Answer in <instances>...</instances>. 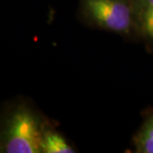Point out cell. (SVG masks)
Masks as SVG:
<instances>
[{
	"instance_id": "obj_3",
	"label": "cell",
	"mask_w": 153,
	"mask_h": 153,
	"mask_svg": "<svg viewBox=\"0 0 153 153\" xmlns=\"http://www.w3.org/2000/svg\"><path fill=\"white\" fill-rule=\"evenodd\" d=\"M137 39L153 51V0H132Z\"/></svg>"
},
{
	"instance_id": "obj_2",
	"label": "cell",
	"mask_w": 153,
	"mask_h": 153,
	"mask_svg": "<svg viewBox=\"0 0 153 153\" xmlns=\"http://www.w3.org/2000/svg\"><path fill=\"white\" fill-rule=\"evenodd\" d=\"M80 16L88 27L137 38L132 0H80Z\"/></svg>"
},
{
	"instance_id": "obj_1",
	"label": "cell",
	"mask_w": 153,
	"mask_h": 153,
	"mask_svg": "<svg viewBox=\"0 0 153 153\" xmlns=\"http://www.w3.org/2000/svg\"><path fill=\"white\" fill-rule=\"evenodd\" d=\"M49 120L28 100L0 106V153H41L40 142Z\"/></svg>"
},
{
	"instance_id": "obj_4",
	"label": "cell",
	"mask_w": 153,
	"mask_h": 153,
	"mask_svg": "<svg viewBox=\"0 0 153 153\" xmlns=\"http://www.w3.org/2000/svg\"><path fill=\"white\" fill-rule=\"evenodd\" d=\"M41 153H75L76 149L49 121L44 128L40 142Z\"/></svg>"
},
{
	"instance_id": "obj_5",
	"label": "cell",
	"mask_w": 153,
	"mask_h": 153,
	"mask_svg": "<svg viewBox=\"0 0 153 153\" xmlns=\"http://www.w3.org/2000/svg\"><path fill=\"white\" fill-rule=\"evenodd\" d=\"M134 152L153 153V109L146 111L143 121L132 139Z\"/></svg>"
}]
</instances>
